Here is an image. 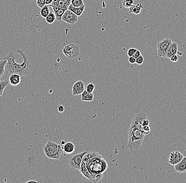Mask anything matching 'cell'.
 <instances>
[{
	"label": "cell",
	"mask_w": 186,
	"mask_h": 183,
	"mask_svg": "<svg viewBox=\"0 0 186 183\" xmlns=\"http://www.w3.org/2000/svg\"><path fill=\"white\" fill-rule=\"evenodd\" d=\"M17 52L20 54L22 57L23 61L21 63H18L16 62L17 55L13 51H10L9 54L4 58V59L7 60L5 65L6 74L4 77L5 80L8 79L9 76L13 73H17L22 77L27 76L30 73L31 65V61L28 58V56L21 49H18L17 50Z\"/></svg>",
	"instance_id": "1"
},
{
	"label": "cell",
	"mask_w": 186,
	"mask_h": 183,
	"mask_svg": "<svg viewBox=\"0 0 186 183\" xmlns=\"http://www.w3.org/2000/svg\"><path fill=\"white\" fill-rule=\"evenodd\" d=\"M145 136L142 131L131 126L128 130L127 147L132 150L139 149L142 144Z\"/></svg>",
	"instance_id": "2"
},
{
	"label": "cell",
	"mask_w": 186,
	"mask_h": 183,
	"mask_svg": "<svg viewBox=\"0 0 186 183\" xmlns=\"http://www.w3.org/2000/svg\"><path fill=\"white\" fill-rule=\"evenodd\" d=\"M45 156L50 159H59L63 152V146L48 141L43 147Z\"/></svg>",
	"instance_id": "3"
},
{
	"label": "cell",
	"mask_w": 186,
	"mask_h": 183,
	"mask_svg": "<svg viewBox=\"0 0 186 183\" xmlns=\"http://www.w3.org/2000/svg\"><path fill=\"white\" fill-rule=\"evenodd\" d=\"M87 152H83L71 156L68 161L70 168L74 171H79L83 156Z\"/></svg>",
	"instance_id": "4"
},
{
	"label": "cell",
	"mask_w": 186,
	"mask_h": 183,
	"mask_svg": "<svg viewBox=\"0 0 186 183\" xmlns=\"http://www.w3.org/2000/svg\"><path fill=\"white\" fill-rule=\"evenodd\" d=\"M79 51L80 50L79 47L73 43L64 46L63 50V54L70 59L77 57L79 54Z\"/></svg>",
	"instance_id": "5"
},
{
	"label": "cell",
	"mask_w": 186,
	"mask_h": 183,
	"mask_svg": "<svg viewBox=\"0 0 186 183\" xmlns=\"http://www.w3.org/2000/svg\"><path fill=\"white\" fill-rule=\"evenodd\" d=\"M172 43V41L169 38L165 39L157 44V52L159 57L165 58L167 50Z\"/></svg>",
	"instance_id": "6"
},
{
	"label": "cell",
	"mask_w": 186,
	"mask_h": 183,
	"mask_svg": "<svg viewBox=\"0 0 186 183\" xmlns=\"http://www.w3.org/2000/svg\"><path fill=\"white\" fill-rule=\"evenodd\" d=\"M148 116L146 115L143 112H140L139 114L136 115L133 118L131 121V126L135 127L138 129L140 130L141 131L143 130V126L142 123L143 120L146 118H148Z\"/></svg>",
	"instance_id": "7"
},
{
	"label": "cell",
	"mask_w": 186,
	"mask_h": 183,
	"mask_svg": "<svg viewBox=\"0 0 186 183\" xmlns=\"http://www.w3.org/2000/svg\"><path fill=\"white\" fill-rule=\"evenodd\" d=\"M78 17L79 16H76L74 13L68 9L63 14L61 20L67 23L68 24L73 25L78 21Z\"/></svg>",
	"instance_id": "8"
},
{
	"label": "cell",
	"mask_w": 186,
	"mask_h": 183,
	"mask_svg": "<svg viewBox=\"0 0 186 183\" xmlns=\"http://www.w3.org/2000/svg\"><path fill=\"white\" fill-rule=\"evenodd\" d=\"M184 156L181 152L178 151H174L171 152L169 157L168 162L173 166L178 164L183 159Z\"/></svg>",
	"instance_id": "9"
},
{
	"label": "cell",
	"mask_w": 186,
	"mask_h": 183,
	"mask_svg": "<svg viewBox=\"0 0 186 183\" xmlns=\"http://www.w3.org/2000/svg\"><path fill=\"white\" fill-rule=\"evenodd\" d=\"M85 90V83L82 80L77 81L72 87V93L74 96L81 95Z\"/></svg>",
	"instance_id": "10"
},
{
	"label": "cell",
	"mask_w": 186,
	"mask_h": 183,
	"mask_svg": "<svg viewBox=\"0 0 186 183\" xmlns=\"http://www.w3.org/2000/svg\"><path fill=\"white\" fill-rule=\"evenodd\" d=\"M80 173L83 174V175L85 176V177L88 179L89 181H91L92 182L93 181V175L92 173L89 171L86 166V164L85 161L83 159L82 161L81 166H80V170H79Z\"/></svg>",
	"instance_id": "11"
},
{
	"label": "cell",
	"mask_w": 186,
	"mask_h": 183,
	"mask_svg": "<svg viewBox=\"0 0 186 183\" xmlns=\"http://www.w3.org/2000/svg\"><path fill=\"white\" fill-rule=\"evenodd\" d=\"M178 52V44L176 42H173L171 44L168 50H167L165 54V58L170 59L172 55L177 54Z\"/></svg>",
	"instance_id": "12"
},
{
	"label": "cell",
	"mask_w": 186,
	"mask_h": 183,
	"mask_svg": "<svg viewBox=\"0 0 186 183\" xmlns=\"http://www.w3.org/2000/svg\"><path fill=\"white\" fill-rule=\"evenodd\" d=\"M8 79L9 82L11 86L16 87L21 83V77L17 73H13L9 76Z\"/></svg>",
	"instance_id": "13"
},
{
	"label": "cell",
	"mask_w": 186,
	"mask_h": 183,
	"mask_svg": "<svg viewBox=\"0 0 186 183\" xmlns=\"http://www.w3.org/2000/svg\"><path fill=\"white\" fill-rule=\"evenodd\" d=\"M174 169L178 173H184L186 172V157H184L183 159L178 164L174 165Z\"/></svg>",
	"instance_id": "14"
},
{
	"label": "cell",
	"mask_w": 186,
	"mask_h": 183,
	"mask_svg": "<svg viewBox=\"0 0 186 183\" xmlns=\"http://www.w3.org/2000/svg\"><path fill=\"white\" fill-rule=\"evenodd\" d=\"M75 145L70 142H68L64 143L63 146V151L66 154H70L74 152L75 151Z\"/></svg>",
	"instance_id": "15"
},
{
	"label": "cell",
	"mask_w": 186,
	"mask_h": 183,
	"mask_svg": "<svg viewBox=\"0 0 186 183\" xmlns=\"http://www.w3.org/2000/svg\"><path fill=\"white\" fill-rule=\"evenodd\" d=\"M85 4L82 6V7H74L73 6H72L70 4L69 6L68 9L72 11L73 13H74L76 16H81L83 14V11L85 10Z\"/></svg>",
	"instance_id": "16"
},
{
	"label": "cell",
	"mask_w": 186,
	"mask_h": 183,
	"mask_svg": "<svg viewBox=\"0 0 186 183\" xmlns=\"http://www.w3.org/2000/svg\"><path fill=\"white\" fill-rule=\"evenodd\" d=\"M82 95V101H92L94 99V94L93 93H90L85 90Z\"/></svg>",
	"instance_id": "17"
},
{
	"label": "cell",
	"mask_w": 186,
	"mask_h": 183,
	"mask_svg": "<svg viewBox=\"0 0 186 183\" xmlns=\"http://www.w3.org/2000/svg\"><path fill=\"white\" fill-rule=\"evenodd\" d=\"M143 7L142 3H139L136 4V5L133 4L129 9H130V12H131V13H133L135 14H139L141 12Z\"/></svg>",
	"instance_id": "18"
},
{
	"label": "cell",
	"mask_w": 186,
	"mask_h": 183,
	"mask_svg": "<svg viewBox=\"0 0 186 183\" xmlns=\"http://www.w3.org/2000/svg\"><path fill=\"white\" fill-rule=\"evenodd\" d=\"M7 60L4 59L0 60V79L3 77L4 73L5 71V65L7 64Z\"/></svg>",
	"instance_id": "19"
},
{
	"label": "cell",
	"mask_w": 186,
	"mask_h": 183,
	"mask_svg": "<svg viewBox=\"0 0 186 183\" xmlns=\"http://www.w3.org/2000/svg\"><path fill=\"white\" fill-rule=\"evenodd\" d=\"M50 10H49L48 5H45L44 7H42L40 11V15L42 17L45 18L47 16H48V14L50 13Z\"/></svg>",
	"instance_id": "20"
},
{
	"label": "cell",
	"mask_w": 186,
	"mask_h": 183,
	"mask_svg": "<svg viewBox=\"0 0 186 183\" xmlns=\"http://www.w3.org/2000/svg\"><path fill=\"white\" fill-rule=\"evenodd\" d=\"M56 20V16L54 12H50V13L48 14V16L45 17V21L49 24H52Z\"/></svg>",
	"instance_id": "21"
},
{
	"label": "cell",
	"mask_w": 186,
	"mask_h": 183,
	"mask_svg": "<svg viewBox=\"0 0 186 183\" xmlns=\"http://www.w3.org/2000/svg\"><path fill=\"white\" fill-rule=\"evenodd\" d=\"M8 83H9V81H7V80L1 81V82H0V96H1L3 95L4 89L6 88V87L7 86Z\"/></svg>",
	"instance_id": "22"
},
{
	"label": "cell",
	"mask_w": 186,
	"mask_h": 183,
	"mask_svg": "<svg viewBox=\"0 0 186 183\" xmlns=\"http://www.w3.org/2000/svg\"><path fill=\"white\" fill-rule=\"evenodd\" d=\"M65 11H66V10H64L59 9L57 12H55V16H56V20L59 21H61V18H62L63 14H64Z\"/></svg>",
	"instance_id": "23"
},
{
	"label": "cell",
	"mask_w": 186,
	"mask_h": 183,
	"mask_svg": "<svg viewBox=\"0 0 186 183\" xmlns=\"http://www.w3.org/2000/svg\"><path fill=\"white\" fill-rule=\"evenodd\" d=\"M71 5L74 7H79L84 5L83 0H71Z\"/></svg>",
	"instance_id": "24"
},
{
	"label": "cell",
	"mask_w": 186,
	"mask_h": 183,
	"mask_svg": "<svg viewBox=\"0 0 186 183\" xmlns=\"http://www.w3.org/2000/svg\"><path fill=\"white\" fill-rule=\"evenodd\" d=\"M58 7L60 9H63L66 11L68 10V7H69V6L66 3L64 2V0H59Z\"/></svg>",
	"instance_id": "25"
},
{
	"label": "cell",
	"mask_w": 186,
	"mask_h": 183,
	"mask_svg": "<svg viewBox=\"0 0 186 183\" xmlns=\"http://www.w3.org/2000/svg\"><path fill=\"white\" fill-rule=\"evenodd\" d=\"M134 4V0H124L123 6L125 8H130Z\"/></svg>",
	"instance_id": "26"
},
{
	"label": "cell",
	"mask_w": 186,
	"mask_h": 183,
	"mask_svg": "<svg viewBox=\"0 0 186 183\" xmlns=\"http://www.w3.org/2000/svg\"><path fill=\"white\" fill-rule=\"evenodd\" d=\"M95 90V86L93 83H89L86 88V90L88 92L92 93Z\"/></svg>",
	"instance_id": "27"
},
{
	"label": "cell",
	"mask_w": 186,
	"mask_h": 183,
	"mask_svg": "<svg viewBox=\"0 0 186 183\" xmlns=\"http://www.w3.org/2000/svg\"><path fill=\"white\" fill-rule=\"evenodd\" d=\"M137 51V49L134 48H131L129 49L127 52V55L128 57H132L134 54V53Z\"/></svg>",
	"instance_id": "28"
},
{
	"label": "cell",
	"mask_w": 186,
	"mask_h": 183,
	"mask_svg": "<svg viewBox=\"0 0 186 183\" xmlns=\"http://www.w3.org/2000/svg\"><path fill=\"white\" fill-rule=\"evenodd\" d=\"M144 61H145L144 58H143L142 55H141L136 59V63L138 65H141V64H143V63L144 62Z\"/></svg>",
	"instance_id": "29"
},
{
	"label": "cell",
	"mask_w": 186,
	"mask_h": 183,
	"mask_svg": "<svg viewBox=\"0 0 186 183\" xmlns=\"http://www.w3.org/2000/svg\"><path fill=\"white\" fill-rule=\"evenodd\" d=\"M36 4L38 7L41 9L45 5V0H37Z\"/></svg>",
	"instance_id": "30"
},
{
	"label": "cell",
	"mask_w": 186,
	"mask_h": 183,
	"mask_svg": "<svg viewBox=\"0 0 186 183\" xmlns=\"http://www.w3.org/2000/svg\"><path fill=\"white\" fill-rule=\"evenodd\" d=\"M151 131V128L150 126H143V132L145 135H148L149 134Z\"/></svg>",
	"instance_id": "31"
},
{
	"label": "cell",
	"mask_w": 186,
	"mask_h": 183,
	"mask_svg": "<svg viewBox=\"0 0 186 183\" xmlns=\"http://www.w3.org/2000/svg\"><path fill=\"white\" fill-rule=\"evenodd\" d=\"M178 57L177 55V54H174V55H173L170 58V60L173 62H177L178 60Z\"/></svg>",
	"instance_id": "32"
},
{
	"label": "cell",
	"mask_w": 186,
	"mask_h": 183,
	"mask_svg": "<svg viewBox=\"0 0 186 183\" xmlns=\"http://www.w3.org/2000/svg\"><path fill=\"white\" fill-rule=\"evenodd\" d=\"M143 126H150V123L149 119V118H146V119H144L142 123Z\"/></svg>",
	"instance_id": "33"
},
{
	"label": "cell",
	"mask_w": 186,
	"mask_h": 183,
	"mask_svg": "<svg viewBox=\"0 0 186 183\" xmlns=\"http://www.w3.org/2000/svg\"><path fill=\"white\" fill-rule=\"evenodd\" d=\"M141 55H142L141 54V52L139 50H137V51H136L134 53V54H133V57L135 58L136 59L137 58L139 57Z\"/></svg>",
	"instance_id": "34"
},
{
	"label": "cell",
	"mask_w": 186,
	"mask_h": 183,
	"mask_svg": "<svg viewBox=\"0 0 186 183\" xmlns=\"http://www.w3.org/2000/svg\"><path fill=\"white\" fill-rule=\"evenodd\" d=\"M136 59L135 58L133 57V56L132 57H129V62L131 63V64H134L136 63Z\"/></svg>",
	"instance_id": "35"
},
{
	"label": "cell",
	"mask_w": 186,
	"mask_h": 183,
	"mask_svg": "<svg viewBox=\"0 0 186 183\" xmlns=\"http://www.w3.org/2000/svg\"><path fill=\"white\" fill-rule=\"evenodd\" d=\"M58 110L59 112H63L64 110V108L62 105H60L58 107Z\"/></svg>",
	"instance_id": "36"
},
{
	"label": "cell",
	"mask_w": 186,
	"mask_h": 183,
	"mask_svg": "<svg viewBox=\"0 0 186 183\" xmlns=\"http://www.w3.org/2000/svg\"><path fill=\"white\" fill-rule=\"evenodd\" d=\"M54 0H45V5H48L49 6Z\"/></svg>",
	"instance_id": "37"
},
{
	"label": "cell",
	"mask_w": 186,
	"mask_h": 183,
	"mask_svg": "<svg viewBox=\"0 0 186 183\" xmlns=\"http://www.w3.org/2000/svg\"><path fill=\"white\" fill-rule=\"evenodd\" d=\"M64 2L66 3L69 6L71 4V0H64Z\"/></svg>",
	"instance_id": "38"
},
{
	"label": "cell",
	"mask_w": 186,
	"mask_h": 183,
	"mask_svg": "<svg viewBox=\"0 0 186 183\" xmlns=\"http://www.w3.org/2000/svg\"><path fill=\"white\" fill-rule=\"evenodd\" d=\"M27 183H37V181H29Z\"/></svg>",
	"instance_id": "39"
},
{
	"label": "cell",
	"mask_w": 186,
	"mask_h": 183,
	"mask_svg": "<svg viewBox=\"0 0 186 183\" xmlns=\"http://www.w3.org/2000/svg\"><path fill=\"white\" fill-rule=\"evenodd\" d=\"M1 79H0V82H1Z\"/></svg>",
	"instance_id": "40"
}]
</instances>
